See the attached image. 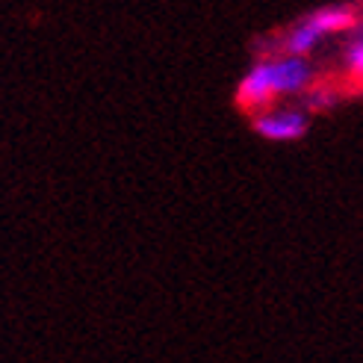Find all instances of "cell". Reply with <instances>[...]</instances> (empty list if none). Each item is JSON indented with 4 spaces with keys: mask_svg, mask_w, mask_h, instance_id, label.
<instances>
[{
    "mask_svg": "<svg viewBox=\"0 0 363 363\" xmlns=\"http://www.w3.org/2000/svg\"><path fill=\"white\" fill-rule=\"evenodd\" d=\"M311 60L301 57H269L257 60L237 86V106L260 116L272 110L281 98H304L316 86Z\"/></svg>",
    "mask_w": 363,
    "mask_h": 363,
    "instance_id": "6da1fadb",
    "label": "cell"
},
{
    "mask_svg": "<svg viewBox=\"0 0 363 363\" xmlns=\"http://www.w3.org/2000/svg\"><path fill=\"white\" fill-rule=\"evenodd\" d=\"M357 24V12L352 6H322L311 15L298 18L293 27H286L275 42H266V53L260 60L272 57H301L307 60V53H313L328 35L346 33Z\"/></svg>",
    "mask_w": 363,
    "mask_h": 363,
    "instance_id": "7a4b0ae2",
    "label": "cell"
},
{
    "mask_svg": "<svg viewBox=\"0 0 363 363\" xmlns=\"http://www.w3.org/2000/svg\"><path fill=\"white\" fill-rule=\"evenodd\" d=\"M311 113L304 106H272V110L254 116L251 124L257 136L269 139V142H296L307 133V118Z\"/></svg>",
    "mask_w": 363,
    "mask_h": 363,
    "instance_id": "3957f363",
    "label": "cell"
},
{
    "mask_svg": "<svg viewBox=\"0 0 363 363\" xmlns=\"http://www.w3.org/2000/svg\"><path fill=\"white\" fill-rule=\"evenodd\" d=\"M337 101V92L331 86H325V83H316L311 92H307L304 98H301V104H304V110L307 113H316V110H328V106Z\"/></svg>",
    "mask_w": 363,
    "mask_h": 363,
    "instance_id": "277c9868",
    "label": "cell"
},
{
    "mask_svg": "<svg viewBox=\"0 0 363 363\" xmlns=\"http://www.w3.org/2000/svg\"><path fill=\"white\" fill-rule=\"evenodd\" d=\"M346 71H349L354 80L363 83V33L346 48Z\"/></svg>",
    "mask_w": 363,
    "mask_h": 363,
    "instance_id": "5b68a950",
    "label": "cell"
}]
</instances>
